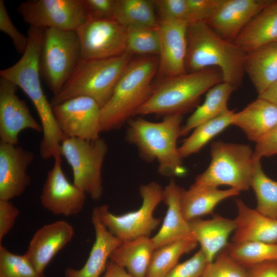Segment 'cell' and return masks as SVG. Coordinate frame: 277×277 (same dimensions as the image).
Segmentation results:
<instances>
[{"label":"cell","mask_w":277,"mask_h":277,"mask_svg":"<svg viewBox=\"0 0 277 277\" xmlns=\"http://www.w3.org/2000/svg\"><path fill=\"white\" fill-rule=\"evenodd\" d=\"M45 31L44 28L30 26L25 51L16 63L1 70L0 76L21 88L33 103L43 129L40 154L43 159H48L62 155L61 143L66 136L57 124L53 107L41 85L39 58Z\"/></svg>","instance_id":"cell-1"},{"label":"cell","mask_w":277,"mask_h":277,"mask_svg":"<svg viewBox=\"0 0 277 277\" xmlns=\"http://www.w3.org/2000/svg\"><path fill=\"white\" fill-rule=\"evenodd\" d=\"M187 36L186 72L215 67L221 71L224 82L237 89L241 86L246 54L241 48L222 38L204 22L189 24Z\"/></svg>","instance_id":"cell-2"},{"label":"cell","mask_w":277,"mask_h":277,"mask_svg":"<svg viewBox=\"0 0 277 277\" xmlns=\"http://www.w3.org/2000/svg\"><path fill=\"white\" fill-rule=\"evenodd\" d=\"M157 55L132 58L118 80L108 101L101 108V132L121 127L149 97L157 73Z\"/></svg>","instance_id":"cell-3"},{"label":"cell","mask_w":277,"mask_h":277,"mask_svg":"<svg viewBox=\"0 0 277 277\" xmlns=\"http://www.w3.org/2000/svg\"><path fill=\"white\" fill-rule=\"evenodd\" d=\"M182 121V114H171L160 122L142 118L128 121L127 140L137 148L142 159L157 161L162 175L181 176L186 171L177 147Z\"/></svg>","instance_id":"cell-4"},{"label":"cell","mask_w":277,"mask_h":277,"mask_svg":"<svg viewBox=\"0 0 277 277\" xmlns=\"http://www.w3.org/2000/svg\"><path fill=\"white\" fill-rule=\"evenodd\" d=\"M222 82V73L216 68L163 78L153 86L149 97L135 115L182 114L202 94Z\"/></svg>","instance_id":"cell-5"},{"label":"cell","mask_w":277,"mask_h":277,"mask_svg":"<svg viewBox=\"0 0 277 277\" xmlns=\"http://www.w3.org/2000/svg\"><path fill=\"white\" fill-rule=\"evenodd\" d=\"M133 58L126 52L114 57L103 59H81L60 92L50 103L55 106L69 99L89 97L102 108L111 96L115 86Z\"/></svg>","instance_id":"cell-6"},{"label":"cell","mask_w":277,"mask_h":277,"mask_svg":"<svg viewBox=\"0 0 277 277\" xmlns=\"http://www.w3.org/2000/svg\"><path fill=\"white\" fill-rule=\"evenodd\" d=\"M208 168L196 176L194 183L218 187L230 186L239 191L251 187L254 170V151L247 145L214 142Z\"/></svg>","instance_id":"cell-7"},{"label":"cell","mask_w":277,"mask_h":277,"mask_svg":"<svg viewBox=\"0 0 277 277\" xmlns=\"http://www.w3.org/2000/svg\"><path fill=\"white\" fill-rule=\"evenodd\" d=\"M81 60V46L75 30L45 29L39 67L53 96L61 90Z\"/></svg>","instance_id":"cell-8"},{"label":"cell","mask_w":277,"mask_h":277,"mask_svg":"<svg viewBox=\"0 0 277 277\" xmlns=\"http://www.w3.org/2000/svg\"><path fill=\"white\" fill-rule=\"evenodd\" d=\"M61 151L71 168L73 184L93 200L99 199L103 189L102 166L108 151L105 141L100 137L94 140L66 137Z\"/></svg>","instance_id":"cell-9"},{"label":"cell","mask_w":277,"mask_h":277,"mask_svg":"<svg viewBox=\"0 0 277 277\" xmlns=\"http://www.w3.org/2000/svg\"><path fill=\"white\" fill-rule=\"evenodd\" d=\"M163 190L155 182L142 185L139 191L142 203L138 209L115 215L110 211L107 205H103L96 207L98 216L107 229L123 242L149 236L161 222L153 213L163 201Z\"/></svg>","instance_id":"cell-10"},{"label":"cell","mask_w":277,"mask_h":277,"mask_svg":"<svg viewBox=\"0 0 277 277\" xmlns=\"http://www.w3.org/2000/svg\"><path fill=\"white\" fill-rule=\"evenodd\" d=\"M17 11L30 26L76 31L87 20L82 0H29Z\"/></svg>","instance_id":"cell-11"},{"label":"cell","mask_w":277,"mask_h":277,"mask_svg":"<svg viewBox=\"0 0 277 277\" xmlns=\"http://www.w3.org/2000/svg\"><path fill=\"white\" fill-rule=\"evenodd\" d=\"M81 59H103L126 52V28L114 18L87 20L76 31Z\"/></svg>","instance_id":"cell-12"},{"label":"cell","mask_w":277,"mask_h":277,"mask_svg":"<svg viewBox=\"0 0 277 277\" xmlns=\"http://www.w3.org/2000/svg\"><path fill=\"white\" fill-rule=\"evenodd\" d=\"M53 111L66 137L86 140L100 137L101 107L93 99L84 96L73 97L53 107Z\"/></svg>","instance_id":"cell-13"},{"label":"cell","mask_w":277,"mask_h":277,"mask_svg":"<svg viewBox=\"0 0 277 277\" xmlns=\"http://www.w3.org/2000/svg\"><path fill=\"white\" fill-rule=\"evenodd\" d=\"M61 156L54 157L53 166L48 172L42 188L41 202L54 215H75L82 211L87 194L67 179L62 170Z\"/></svg>","instance_id":"cell-14"},{"label":"cell","mask_w":277,"mask_h":277,"mask_svg":"<svg viewBox=\"0 0 277 277\" xmlns=\"http://www.w3.org/2000/svg\"><path fill=\"white\" fill-rule=\"evenodd\" d=\"M17 87L0 78L1 142L18 145L20 132L27 129L42 132L41 125L33 118L26 103L16 94Z\"/></svg>","instance_id":"cell-15"},{"label":"cell","mask_w":277,"mask_h":277,"mask_svg":"<svg viewBox=\"0 0 277 277\" xmlns=\"http://www.w3.org/2000/svg\"><path fill=\"white\" fill-rule=\"evenodd\" d=\"M188 23L183 21H159V68L163 78L186 73Z\"/></svg>","instance_id":"cell-16"},{"label":"cell","mask_w":277,"mask_h":277,"mask_svg":"<svg viewBox=\"0 0 277 277\" xmlns=\"http://www.w3.org/2000/svg\"><path fill=\"white\" fill-rule=\"evenodd\" d=\"M32 152L18 145L0 143V200L11 201L26 190L31 179L27 169Z\"/></svg>","instance_id":"cell-17"},{"label":"cell","mask_w":277,"mask_h":277,"mask_svg":"<svg viewBox=\"0 0 277 277\" xmlns=\"http://www.w3.org/2000/svg\"><path fill=\"white\" fill-rule=\"evenodd\" d=\"M272 0H222L206 23L223 39L234 42L250 22Z\"/></svg>","instance_id":"cell-18"},{"label":"cell","mask_w":277,"mask_h":277,"mask_svg":"<svg viewBox=\"0 0 277 277\" xmlns=\"http://www.w3.org/2000/svg\"><path fill=\"white\" fill-rule=\"evenodd\" d=\"M74 234L72 226L64 220L45 225L35 232L25 254L35 269L44 274L46 267Z\"/></svg>","instance_id":"cell-19"},{"label":"cell","mask_w":277,"mask_h":277,"mask_svg":"<svg viewBox=\"0 0 277 277\" xmlns=\"http://www.w3.org/2000/svg\"><path fill=\"white\" fill-rule=\"evenodd\" d=\"M91 222L95 241L84 265L79 269L67 268L65 277H100L105 270L108 259L123 242L112 234L101 221L96 208L93 209Z\"/></svg>","instance_id":"cell-20"},{"label":"cell","mask_w":277,"mask_h":277,"mask_svg":"<svg viewBox=\"0 0 277 277\" xmlns=\"http://www.w3.org/2000/svg\"><path fill=\"white\" fill-rule=\"evenodd\" d=\"M182 190L173 179L164 188L163 201L167 210L159 231L151 238L155 249L192 235L189 222L182 210Z\"/></svg>","instance_id":"cell-21"},{"label":"cell","mask_w":277,"mask_h":277,"mask_svg":"<svg viewBox=\"0 0 277 277\" xmlns=\"http://www.w3.org/2000/svg\"><path fill=\"white\" fill-rule=\"evenodd\" d=\"M236 229L232 242H260L277 243V219L265 216L248 206L242 200L235 201Z\"/></svg>","instance_id":"cell-22"},{"label":"cell","mask_w":277,"mask_h":277,"mask_svg":"<svg viewBox=\"0 0 277 277\" xmlns=\"http://www.w3.org/2000/svg\"><path fill=\"white\" fill-rule=\"evenodd\" d=\"M232 125L240 128L249 140L257 143L277 128V106L258 97L235 113Z\"/></svg>","instance_id":"cell-23"},{"label":"cell","mask_w":277,"mask_h":277,"mask_svg":"<svg viewBox=\"0 0 277 277\" xmlns=\"http://www.w3.org/2000/svg\"><path fill=\"white\" fill-rule=\"evenodd\" d=\"M189 222L191 234L209 263L227 246L230 235L236 229L234 219L219 215L210 219L197 218Z\"/></svg>","instance_id":"cell-24"},{"label":"cell","mask_w":277,"mask_h":277,"mask_svg":"<svg viewBox=\"0 0 277 277\" xmlns=\"http://www.w3.org/2000/svg\"><path fill=\"white\" fill-rule=\"evenodd\" d=\"M240 193L233 188L221 190L194 183L187 190L182 188L181 204L183 214L188 222L212 214L219 203Z\"/></svg>","instance_id":"cell-25"},{"label":"cell","mask_w":277,"mask_h":277,"mask_svg":"<svg viewBox=\"0 0 277 277\" xmlns=\"http://www.w3.org/2000/svg\"><path fill=\"white\" fill-rule=\"evenodd\" d=\"M277 41V0H272L241 32L233 43L246 53Z\"/></svg>","instance_id":"cell-26"},{"label":"cell","mask_w":277,"mask_h":277,"mask_svg":"<svg viewBox=\"0 0 277 277\" xmlns=\"http://www.w3.org/2000/svg\"><path fill=\"white\" fill-rule=\"evenodd\" d=\"M244 70L258 95L277 82V41L247 53Z\"/></svg>","instance_id":"cell-27"},{"label":"cell","mask_w":277,"mask_h":277,"mask_svg":"<svg viewBox=\"0 0 277 277\" xmlns=\"http://www.w3.org/2000/svg\"><path fill=\"white\" fill-rule=\"evenodd\" d=\"M151 238L143 236L123 242L110 261L125 268L132 277H146L155 250Z\"/></svg>","instance_id":"cell-28"},{"label":"cell","mask_w":277,"mask_h":277,"mask_svg":"<svg viewBox=\"0 0 277 277\" xmlns=\"http://www.w3.org/2000/svg\"><path fill=\"white\" fill-rule=\"evenodd\" d=\"M237 88L226 82L211 88L205 99L182 126L181 136L187 135L201 124L212 120L228 110L227 103L231 93Z\"/></svg>","instance_id":"cell-29"},{"label":"cell","mask_w":277,"mask_h":277,"mask_svg":"<svg viewBox=\"0 0 277 277\" xmlns=\"http://www.w3.org/2000/svg\"><path fill=\"white\" fill-rule=\"evenodd\" d=\"M113 18L126 28L159 25L154 1L150 0H115Z\"/></svg>","instance_id":"cell-30"},{"label":"cell","mask_w":277,"mask_h":277,"mask_svg":"<svg viewBox=\"0 0 277 277\" xmlns=\"http://www.w3.org/2000/svg\"><path fill=\"white\" fill-rule=\"evenodd\" d=\"M235 112L229 109L219 116L205 122L194 129L193 132L179 147L182 159L198 152L214 136L232 125Z\"/></svg>","instance_id":"cell-31"},{"label":"cell","mask_w":277,"mask_h":277,"mask_svg":"<svg viewBox=\"0 0 277 277\" xmlns=\"http://www.w3.org/2000/svg\"><path fill=\"white\" fill-rule=\"evenodd\" d=\"M197 244L192 235L155 249L146 277H164L177 264L183 254L190 252Z\"/></svg>","instance_id":"cell-32"},{"label":"cell","mask_w":277,"mask_h":277,"mask_svg":"<svg viewBox=\"0 0 277 277\" xmlns=\"http://www.w3.org/2000/svg\"><path fill=\"white\" fill-rule=\"evenodd\" d=\"M254 157L251 187L256 196L255 209L265 216L277 219V181L269 178L265 173L261 159Z\"/></svg>","instance_id":"cell-33"},{"label":"cell","mask_w":277,"mask_h":277,"mask_svg":"<svg viewBox=\"0 0 277 277\" xmlns=\"http://www.w3.org/2000/svg\"><path fill=\"white\" fill-rule=\"evenodd\" d=\"M226 248L233 258L246 267L263 262L277 261V243L231 242Z\"/></svg>","instance_id":"cell-34"},{"label":"cell","mask_w":277,"mask_h":277,"mask_svg":"<svg viewBox=\"0 0 277 277\" xmlns=\"http://www.w3.org/2000/svg\"><path fill=\"white\" fill-rule=\"evenodd\" d=\"M126 52L140 56L157 55L159 36L156 28H126Z\"/></svg>","instance_id":"cell-35"},{"label":"cell","mask_w":277,"mask_h":277,"mask_svg":"<svg viewBox=\"0 0 277 277\" xmlns=\"http://www.w3.org/2000/svg\"><path fill=\"white\" fill-rule=\"evenodd\" d=\"M0 277H46L34 267L26 255L17 254L0 244Z\"/></svg>","instance_id":"cell-36"},{"label":"cell","mask_w":277,"mask_h":277,"mask_svg":"<svg viewBox=\"0 0 277 277\" xmlns=\"http://www.w3.org/2000/svg\"><path fill=\"white\" fill-rule=\"evenodd\" d=\"M247 267L229 253L226 247L207 265L201 277H248Z\"/></svg>","instance_id":"cell-37"},{"label":"cell","mask_w":277,"mask_h":277,"mask_svg":"<svg viewBox=\"0 0 277 277\" xmlns=\"http://www.w3.org/2000/svg\"><path fill=\"white\" fill-rule=\"evenodd\" d=\"M154 3L159 21H183L189 24L187 0H155Z\"/></svg>","instance_id":"cell-38"},{"label":"cell","mask_w":277,"mask_h":277,"mask_svg":"<svg viewBox=\"0 0 277 277\" xmlns=\"http://www.w3.org/2000/svg\"><path fill=\"white\" fill-rule=\"evenodd\" d=\"M208 263L200 249L188 260L175 265L164 277H201Z\"/></svg>","instance_id":"cell-39"},{"label":"cell","mask_w":277,"mask_h":277,"mask_svg":"<svg viewBox=\"0 0 277 277\" xmlns=\"http://www.w3.org/2000/svg\"><path fill=\"white\" fill-rule=\"evenodd\" d=\"M0 30L12 39L16 50L23 54L28 45V37L21 33L11 21L3 0H0Z\"/></svg>","instance_id":"cell-40"},{"label":"cell","mask_w":277,"mask_h":277,"mask_svg":"<svg viewBox=\"0 0 277 277\" xmlns=\"http://www.w3.org/2000/svg\"><path fill=\"white\" fill-rule=\"evenodd\" d=\"M222 0H187L189 10V24L207 23L220 6Z\"/></svg>","instance_id":"cell-41"},{"label":"cell","mask_w":277,"mask_h":277,"mask_svg":"<svg viewBox=\"0 0 277 277\" xmlns=\"http://www.w3.org/2000/svg\"><path fill=\"white\" fill-rule=\"evenodd\" d=\"M88 20L113 18L115 0H82Z\"/></svg>","instance_id":"cell-42"},{"label":"cell","mask_w":277,"mask_h":277,"mask_svg":"<svg viewBox=\"0 0 277 277\" xmlns=\"http://www.w3.org/2000/svg\"><path fill=\"white\" fill-rule=\"evenodd\" d=\"M19 210L11 202L0 200V243L12 229Z\"/></svg>","instance_id":"cell-43"},{"label":"cell","mask_w":277,"mask_h":277,"mask_svg":"<svg viewBox=\"0 0 277 277\" xmlns=\"http://www.w3.org/2000/svg\"><path fill=\"white\" fill-rule=\"evenodd\" d=\"M277 154V128L256 143L254 156L261 159Z\"/></svg>","instance_id":"cell-44"},{"label":"cell","mask_w":277,"mask_h":277,"mask_svg":"<svg viewBox=\"0 0 277 277\" xmlns=\"http://www.w3.org/2000/svg\"><path fill=\"white\" fill-rule=\"evenodd\" d=\"M248 277H277V261H269L247 267Z\"/></svg>","instance_id":"cell-45"},{"label":"cell","mask_w":277,"mask_h":277,"mask_svg":"<svg viewBox=\"0 0 277 277\" xmlns=\"http://www.w3.org/2000/svg\"><path fill=\"white\" fill-rule=\"evenodd\" d=\"M103 277H132L126 270L110 261L108 262Z\"/></svg>","instance_id":"cell-46"},{"label":"cell","mask_w":277,"mask_h":277,"mask_svg":"<svg viewBox=\"0 0 277 277\" xmlns=\"http://www.w3.org/2000/svg\"><path fill=\"white\" fill-rule=\"evenodd\" d=\"M258 97L265 99L277 106V82Z\"/></svg>","instance_id":"cell-47"}]
</instances>
